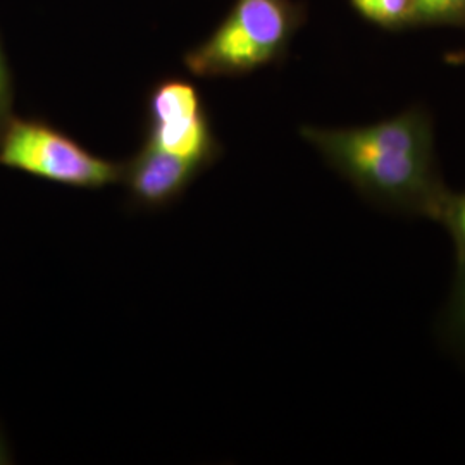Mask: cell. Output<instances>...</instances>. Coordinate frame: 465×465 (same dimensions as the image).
Listing matches in <instances>:
<instances>
[{"label":"cell","mask_w":465,"mask_h":465,"mask_svg":"<svg viewBox=\"0 0 465 465\" xmlns=\"http://www.w3.org/2000/svg\"><path fill=\"white\" fill-rule=\"evenodd\" d=\"M302 136L361 195L388 209L436 221L449 193L420 109L355 128L302 126Z\"/></svg>","instance_id":"cell-1"},{"label":"cell","mask_w":465,"mask_h":465,"mask_svg":"<svg viewBox=\"0 0 465 465\" xmlns=\"http://www.w3.org/2000/svg\"><path fill=\"white\" fill-rule=\"evenodd\" d=\"M302 19L293 0H236L211 36L186 52L184 66L200 78L249 74L282 59Z\"/></svg>","instance_id":"cell-2"},{"label":"cell","mask_w":465,"mask_h":465,"mask_svg":"<svg viewBox=\"0 0 465 465\" xmlns=\"http://www.w3.org/2000/svg\"><path fill=\"white\" fill-rule=\"evenodd\" d=\"M0 166L50 183L100 190L123 180L124 163L99 157L38 117H11L0 136Z\"/></svg>","instance_id":"cell-3"},{"label":"cell","mask_w":465,"mask_h":465,"mask_svg":"<svg viewBox=\"0 0 465 465\" xmlns=\"http://www.w3.org/2000/svg\"><path fill=\"white\" fill-rule=\"evenodd\" d=\"M145 142L202 169L213 166L223 150L197 86L182 78L152 88Z\"/></svg>","instance_id":"cell-4"},{"label":"cell","mask_w":465,"mask_h":465,"mask_svg":"<svg viewBox=\"0 0 465 465\" xmlns=\"http://www.w3.org/2000/svg\"><path fill=\"white\" fill-rule=\"evenodd\" d=\"M203 169L149 142L124 163L123 180L130 202L140 209H163L180 199Z\"/></svg>","instance_id":"cell-5"},{"label":"cell","mask_w":465,"mask_h":465,"mask_svg":"<svg viewBox=\"0 0 465 465\" xmlns=\"http://www.w3.org/2000/svg\"><path fill=\"white\" fill-rule=\"evenodd\" d=\"M353 9L369 21L384 26L399 28L414 21L416 0H350Z\"/></svg>","instance_id":"cell-6"},{"label":"cell","mask_w":465,"mask_h":465,"mask_svg":"<svg viewBox=\"0 0 465 465\" xmlns=\"http://www.w3.org/2000/svg\"><path fill=\"white\" fill-rule=\"evenodd\" d=\"M436 223L443 224L451 234L457 250V262H465V192L455 193L449 190Z\"/></svg>","instance_id":"cell-7"},{"label":"cell","mask_w":465,"mask_h":465,"mask_svg":"<svg viewBox=\"0 0 465 465\" xmlns=\"http://www.w3.org/2000/svg\"><path fill=\"white\" fill-rule=\"evenodd\" d=\"M449 328L453 341L465 350V262H457V276L449 309Z\"/></svg>","instance_id":"cell-8"},{"label":"cell","mask_w":465,"mask_h":465,"mask_svg":"<svg viewBox=\"0 0 465 465\" xmlns=\"http://www.w3.org/2000/svg\"><path fill=\"white\" fill-rule=\"evenodd\" d=\"M13 102H15V84L13 73L7 63V55L0 40V136L4 134L7 123L13 114Z\"/></svg>","instance_id":"cell-9"},{"label":"cell","mask_w":465,"mask_h":465,"mask_svg":"<svg viewBox=\"0 0 465 465\" xmlns=\"http://www.w3.org/2000/svg\"><path fill=\"white\" fill-rule=\"evenodd\" d=\"M11 462H13L11 460V453H9V449L5 445V440H4V436L0 432V465L11 464Z\"/></svg>","instance_id":"cell-10"}]
</instances>
